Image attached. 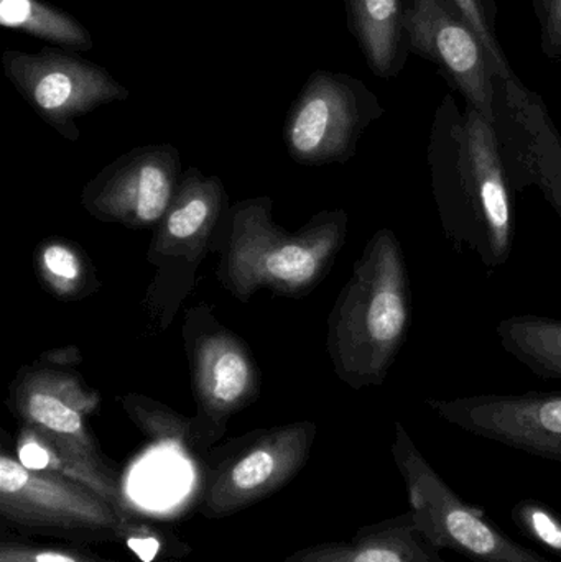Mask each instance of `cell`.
Here are the masks:
<instances>
[{"mask_svg": "<svg viewBox=\"0 0 561 562\" xmlns=\"http://www.w3.org/2000/svg\"><path fill=\"white\" fill-rule=\"evenodd\" d=\"M430 188L445 239L494 272L514 247L513 191L493 124L453 95L435 111L427 147Z\"/></svg>", "mask_w": 561, "mask_h": 562, "instance_id": "1", "label": "cell"}, {"mask_svg": "<svg viewBox=\"0 0 561 562\" xmlns=\"http://www.w3.org/2000/svg\"><path fill=\"white\" fill-rule=\"evenodd\" d=\"M348 231L345 210L322 211L305 226L289 231L273 221L272 198L237 201L214 240L217 280L243 303L260 290L308 296L332 272Z\"/></svg>", "mask_w": 561, "mask_h": 562, "instance_id": "2", "label": "cell"}, {"mask_svg": "<svg viewBox=\"0 0 561 562\" xmlns=\"http://www.w3.org/2000/svg\"><path fill=\"white\" fill-rule=\"evenodd\" d=\"M412 323L407 262L397 234L375 231L352 266L328 317L326 349L352 390L384 385Z\"/></svg>", "mask_w": 561, "mask_h": 562, "instance_id": "3", "label": "cell"}, {"mask_svg": "<svg viewBox=\"0 0 561 562\" xmlns=\"http://www.w3.org/2000/svg\"><path fill=\"white\" fill-rule=\"evenodd\" d=\"M220 178L188 168L164 220L155 226L147 262L155 269L144 310L152 333H165L197 283L203 260L231 210Z\"/></svg>", "mask_w": 561, "mask_h": 562, "instance_id": "4", "label": "cell"}, {"mask_svg": "<svg viewBox=\"0 0 561 562\" xmlns=\"http://www.w3.org/2000/svg\"><path fill=\"white\" fill-rule=\"evenodd\" d=\"M392 458L404 479L408 504L438 550H450L473 562H550L529 550L471 507L435 471L401 422L395 423Z\"/></svg>", "mask_w": 561, "mask_h": 562, "instance_id": "5", "label": "cell"}, {"mask_svg": "<svg viewBox=\"0 0 561 562\" xmlns=\"http://www.w3.org/2000/svg\"><path fill=\"white\" fill-rule=\"evenodd\" d=\"M183 340L198 406V446H210L226 431L231 416L259 400L262 379L250 347L204 301L188 307Z\"/></svg>", "mask_w": 561, "mask_h": 562, "instance_id": "6", "label": "cell"}, {"mask_svg": "<svg viewBox=\"0 0 561 562\" xmlns=\"http://www.w3.org/2000/svg\"><path fill=\"white\" fill-rule=\"evenodd\" d=\"M384 114V105L364 81L318 69L287 112V151L305 167L346 164L358 151L364 132Z\"/></svg>", "mask_w": 561, "mask_h": 562, "instance_id": "7", "label": "cell"}, {"mask_svg": "<svg viewBox=\"0 0 561 562\" xmlns=\"http://www.w3.org/2000/svg\"><path fill=\"white\" fill-rule=\"evenodd\" d=\"M2 65L26 104L66 140H79L76 119L131 95L111 72L69 49H5Z\"/></svg>", "mask_w": 561, "mask_h": 562, "instance_id": "8", "label": "cell"}, {"mask_svg": "<svg viewBox=\"0 0 561 562\" xmlns=\"http://www.w3.org/2000/svg\"><path fill=\"white\" fill-rule=\"evenodd\" d=\"M0 515L12 527L48 533L125 537L135 527L85 485L32 471L5 452L0 456Z\"/></svg>", "mask_w": 561, "mask_h": 562, "instance_id": "9", "label": "cell"}, {"mask_svg": "<svg viewBox=\"0 0 561 562\" xmlns=\"http://www.w3.org/2000/svg\"><path fill=\"white\" fill-rule=\"evenodd\" d=\"M494 132L513 194L537 188L561 221V135L542 95L494 78Z\"/></svg>", "mask_w": 561, "mask_h": 562, "instance_id": "10", "label": "cell"}, {"mask_svg": "<svg viewBox=\"0 0 561 562\" xmlns=\"http://www.w3.org/2000/svg\"><path fill=\"white\" fill-rule=\"evenodd\" d=\"M181 175L180 151L173 145L132 148L88 181L79 203L101 223L155 229L173 201Z\"/></svg>", "mask_w": 561, "mask_h": 562, "instance_id": "11", "label": "cell"}, {"mask_svg": "<svg viewBox=\"0 0 561 562\" xmlns=\"http://www.w3.org/2000/svg\"><path fill=\"white\" fill-rule=\"evenodd\" d=\"M411 53L434 63L467 105L494 122V76L486 46L455 0H407Z\"/></svg>", "mask_w": 561, "mask_h": 562, "instance_id": "12", "label": "cell"}, {"mask_svg": "<svg viewBox=\"0 0 561 562\" xmlns=\"http://www.w3.org/2000/svg\"><path fill=\"white\" fill-rule=\"evenodd\" d=\"M425 405L471 435L561 462V393L428 398Z\"/></svg>", "mask_w": 561, "mask_h": 562, "instance_id": "13", "label": "cell"}, {"mask_svg": "<svg viewBox=\"0 0 561 562\" xmlns=\"http://www.w3.org/2000/svg\"><path fill=\"white\" fill-rule=\"evenodd\" d=\"M318 426L296 422L260 432L221 468L204 508L211 517H229L282 488L305 465Z\"/></svg>", "mask_w": 561, "mask_h": 562, "instance_id": "14", "label": "cell"}, {"mask_svg": "<svg viewBox=\"0 0 561 562\" xmlns=\"http://www.w3.org/2000/svg\"><path fill=\"white\" fill-rule=\"evenodd\" d=\"M99 405L101 395L81 373L43 357L33 366H23L10 383L9 406L22 425L86 448L98 449L88 419Z\"/></svg>", "mask_w": 561, "mask_h": 562, "instance_id": "15", "label": "cell"}, {"mask_svg": "<svg viewBox=\"0 0 561 562\" xmlns=\"http://www.w3.org/2000/svg\"><path fill=\"white\" fill-rule=\"evenodd\" d=\"M16 459L32 471L61 475L85 485L108 502L128 524H134L121 482L105 464L99 449L86 448L33 426L22 425L16 435Z\"/></svg>", "mask_w": 561, "mask_h": 562, "instance_id": "16", "label": "cell"}, {"mask_svg": "<svg viewBox=\"0 0 561 562\" xmlns=\"http://www.w3.org/2000/svg\"><path fill=\"white\" fill-rule=\"evenodd\" d=\"M283 562H445L412 510L362 528L351 541L296 551Z\"/></svg>", "mask_w": 561, "mask_h": 562, "instance_id": "17", "label": "cell"}, {"mask_svg": "<svg viewBox=\"0 0 561 562\" xmlns=\"http://www.w3.org/2000/svg\"><path fill=\"white\" fill-rule=\"evenodd\" d=\"M407 0H346L349 32L375 78H397L407 65L411 42L405 30Z\"/></svg>", "mask_w": 561, "mask_h": 562, "instance_id": "18", "label": "cell"}, {"mask_svg": "<svg viewBox=\"0 0 561 562\" xmlns=\"http://www.w3.org/2000/svg\"><path fill=\"white\" fill-rule=\"evenodd\" d=\"M501 346L534 375L561 380V319L519 314L496 327Z\"/></svg>", "mask_w": 561, "mask_h": 562, "instance_id": "19", "label": "cell"}, {"mask_svg": "<svg viewBox=\"0 0 561 562\" xmlns=\"http://www.w3.org/2000/svg\"><path fill=\"white\" fill-rule=\"evenodd\" d=\"M33 267L38 283L56 300H82L101 286L85 250L61 237H49L36 246Z\"/></svg>", "mask_w": 561, "mask_h": 562, "instance_id": "20", "label": "cell"}, {"mask_svg": "<svg viewBox=\"0 0 561 562\" xmlns=\"http://www.w3.org/2000/svg\"><path fill=\"white\" fill-rule=\"evenodd\" d=\"M0 25L79 52L94 46L82 23L43 0H0Z\"/></svg>", "mask_w": 561, "mask_h": 562, "instance_id": "21", "label": "cell"}, {"mask_svg": "<svg viewBox=\"0 0 561 562\" xmlns=\"http://www.w3.org/2000/svg\"><path fill=\"white\" fill-rule=\"evenodd\" d=\"M117 402L121 403L128 418L152 441L177 446L181 449L198 448L193 418L181 416L164 403L155 402L138 393L117 396Z\"/></svg>", "mask_w": 561, "mask_h": 562, "instance_id": "22", "label": "cell"}, {"mask_svg": "<svg viewBox=\"0 0 561 562\" xmlns=\"http://www.w3.org/2000/svg\"><path fill=\"white\" fill-rule=\"evenodd\" d=\"M480 35L490 56L491 69L496 78H510L516 75L509 59L497 40L496 5L494 0H455Z\"/></svg>", "mask_w": 561, "mask_h": 562, "instance_id": "23", "label": "cell"}, {"mask_svg": "<svg viewBox=\"0 0 561 562\" xmlns=\"http://www.w3.org/2000/svg\"><path fill=\"white\" fill-rule=\"evenodd\" d=\"M513 520L530 540L561 558V518L542 502L527 498L513 508Z\"/></svg>", "mask_w": 561, "mask_h": 562, "instance_id": "24", "label": "cell"}, {"mask_svg": "<svg viewBox=\"0 0 561 562\" xmlns=\"http://www.w3.org/2000/svg\"><path fill=\"white\" fill-rule=\"evenodd\" d=\"M0 562H112L68 548L30 547V544L3 541L0 544Z\"/></svg>", "mask_w": 561, "mask_h": 562, "instance_id": "25", "label": "cell"}, {"mask_svg": "<svg viewBox=\"0 0 561 562\" xmlns=\"http://www.w3.org/2000/svg\"><path fill=\"white\" fill-rule=\"evenodd\" d=\"M540 26V48L552 61L561 58V0H530Z\"/></svg>", "mask_w": 561, "mask_h": 562, "instance_id": "26", "label": "cell"}, {"mask_svg": "<svg viewBox=\"0 0 561 562\" xmlns=\"http://www.w3.org/2000/svg\"><path fill=\"white\" fill-rule=\"evenodd\" d=\"M128 548L137 554L144 562H152L160 551V541L157 537L152 535H145L144 531H138L137 527L132 528L127 535H125Z\"/></svg>", "mask_w": 561, "mask_h": 562, "instance_id": "27", "label": "cell"}]
</instances>
